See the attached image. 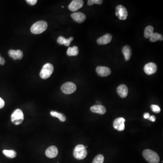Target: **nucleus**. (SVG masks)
Wrapping results in <instances>:
<instances>
[{
  "label": "nucleus",
  "mask_w": 163,
  "mask_h": 163,
  "mask_svg": "<svg viewBox=\"0 0 163 163\" xmlns=\"http://www.w3.org/2000/svg\"><path fill=\"white\" fill-rule=\"evenodd\" d=\"M53 71V67L51 64H44L40 71V77L42 79H47L50 77Z\"/></svg>",
  "instance_id": "obj_4"
},
{
  "label": "nucleus",
  "mask_w": 163,
  "mask_h": 163,
  "mask_svg": "<svg viewBox=\"0 0 163 163\" xmlns=\"http://www.w3.org/2000/svg\"><path fill=\"white\" fill-rule=\"evenodd\" d=\"M154 33V28L151 26H148L144 31V36L145 38H150Z\"/></svg>",
  "instance_id": "obj_22"
},
{
  "label": "nucleus",
  "mask_w": 163,
  "mask_h": 163,
  "mask_svg": "<svg viewBox=\"0 0 163 163\" xmlns=\"http://www.w3.org/2000/svg\"><path fill=\"white\" fill-rule=\"evenodd\" d=\"M125 120L123 117L116 118L113 122V127L119 131H123L125 129Z\"/></svg>",
  "instance_id": "obj_8"
},
{
  "label": "nucleus",
  "mask_w": 163,
  "mask_h": 163,
  "mask_svg": "<svg viewBox=\"0 0 163 163\" xmlns=\"http://www.w3.org/2000/svg\"><path fill=\"white\" fill-rule=\"evenodd\" d=\"M50 115L53 117H57L60 121H62V122H64L66 120V118L64 114L56 112V111H51L50 112Z\"/></svg>",
  "instance_id": "obj_21"
},
{
  "label": "nucleus",
  "mask_w": 163,
  "mask_h": 163,
  "mask_svg": "<svg viewBox=\"0 0 163 163\" xmlns=\"http://www.w3.org/2000/svg\"><path fill=\"white\" fill-rule=\"evenodd\" d=\"M143 155L145 160L150 163H159L160 157L154 151L150 150H145L143 152Z\"/></svg>",
  "instance_id": "obj_2"
},
{
  "label": "nucleus",
  "mask_w": 163,
  "mask_h": 163,
  "mask_svg": "<svg viewBox=\"0 0 163 163\" xmlns=\"http://www.w3.org/2000/svg\"><path fill=\"white\" fill-rule=\"evenodd\" d=\"M9 56L14 60L22 59L23 57V52L21 50H13L11 49L8 52Z\"/></svg>",
  "instance_id": "obj_14"
},
{
  "label": "nucleus",
  "mask_w": 163,
  "mask_h": 163,
  "mask_svg": "<svg viewBox=\"0 0 163 163\" xmlns=\"http://www.w3.org/2000/svg\"><path fill=\"white\" fill-rule=\"evenodd\" d=\"M79 50L77 46L69 48L67 51V54L69 56H77L79 54Z\"/></svg>",
  "instance_id": "obj_20"
},
{
  "label": "nucleus",
  "mask_w": 163,
  "mask_h": 163,
  "mask_svg": "<svg viewBox=\"0 0 163 163\" xmlns=\"http://www.w3.org/2000/svg\"><path fill=\"white\" fill-rule=\"evenodd\" d=\"M104 160V156L102 155H99L95 157L92 163H103Z\"/></svg>",
  "instance_id": "obj_25"
},
{
  "label": "nucleus",
  "mask_w": 163,
  "mask_h": 163,
  "mask_svg": "<svg viewBox=\"0 0 163 163\" xmlns=\"http://www.w3.org/2000/svg\"><path fill=\"white\" fill-rule=\"evenodd\" d=\"M112 39V35L110 34H106L97 39V43L100 45H104L110 43Z\"/></svg>",
  "instance_id": "obj_13"
},
{
  "label": "nucleus",
  "mask_w": 163,
  "mask_h": 163,
  "mask_svg": "<svg viewBox=\"0 0 163 163\" xmlns=\"http://www.w3.org/2000/svg\"><path fill=\"white\" fill-rule=\"evenodd\" d=\"M122 51L124 54L125 60H129L132 54V51L130 47L128 45H125L122 48Z\"/></svg>",
  "instance_id": "obj_18"
},
{
  "label": "nucleus",
  "mask_w": 163,
  "mask_h": 163,
  "mask_svg": "<svg viewBox=\"0 0 163 163\" xmlns=\"http://www.w3.org/2000/svg\"><path fill=\"white\" fill-rule=\"evenodd\" d=\"M151 108L153 112H155V113H158L160 112V108L158 105L153 104L151 106Z\"/></svg>",
  "instance_id": "obj_27"
},
{
  "label": "nucleus",
  "mask_w": 163,
  "mask_h": 163,
  "mask_svg": "<svg viewBox=\"0 0 163 163\" xmlns=\"http://www.w3.org/2000/svg\"><path fill=\"white\" fill-rule=\"evenodd\" d=\"M11 120L16 125L21 124L24 120V115L22 110L19 109H16L12 114Z\"/></svg>",
  "instance_id": "obj_5"
},
{
  "label": "nucleus",
  "mask_w": 163,
  "mask_h": 163,
  "mask_svg": "<svg viewBox=\"0 0 163 163\" xmlns=\"http://www.w3.org/2000/svg\"><path fill=\"white\" fill-rule=\"evenodd\" d=\"M63 93L66 94H73L76 90L77 87L76 85L72 82H66L64 83L61 88Z\"/></svg>",
  "instance_id": "obj_6"
},
{
  "label": "nucleus",
  "mask_w": 163,
  "mask_h": 163,
  "mask_svg": "<svg viewBox=\"0 0 163 163\" xmlns=\"http://www.w3.org/2000/svg\"><path fill=\"white\" fill-rule=\"evenodd\" d=\"M74 21L78 23H82L85 20L86 17L84 13H74L71 15Z\"/></svg>",
  "instance_id": "obj_16"
},
{
  "label": "nucleus",
  "mask_w": 163,
  "mask_h": 163,
  "mask_svg": "<svg viewBox=\"0 0 163 163\" xmlns=\"http://www.w3.org/2000/svg\"><path fill=\"white\" fill-rule=\"evenodd\" d=\"M97 103L99 104V105H101V102H99V101H97Z\"/></svg>",
  "instance_id": "obj_33"
},
{
  "label": "nucleus",
  "mask_w": 163,
  "mask_h": 163,
  "mask_svg": "<svg viewBox=\"0 0 163 163\" xmlns=\"http://www.w3.org/2000/svg\"><path fill=\"white\" fill-rule=\"evenodd\" d=\"M47 27V23L45 21H38L32 25L30 31L34 34H41L46 30Z\"/></svg>",
  "instance_id": "obj_1"
},
{
  "label": "nucleus",
  "mask_w": 163,
  "mask_h": 163,
  "mask_svg": "<svg viewBox=\"0 0 163 163\" xmlns=\"http://www.w3.org/2000/svg\"><path fill=\"white\" fill-rule=\"evenodd\" d=\"M87 150L83 145H79L75 148L74 151V155L76 159L83 160L85 158L87 155Z\"/></svg>",
  "instance_id": "obj_3"
},
{
  "label": "nucleus",
  "mask_w": 163,
  "mask_h": 163,
  "mask_svg": "<svg viewBox=\"0 0 163 163\" xmlns=\"http://www.w3.org/2000/svg\"><path fill=\"white\" fill-rule=\"evenodd\" d=\"M84 1L82 0H74L69 6V9L72 12H76L83 7Z\"/></svg>",
  "instance_id": "obj_9"
},
{
  "label": "nucleus",
  "mask_w": 163,
  "mask_h": 163,
  "mask_svg": "<svg viewBox=\"0 0 163 163\" xmlns=\"http://www.w3.org/2000/svg\"><path fill=\"white\" fill-rule=\"evenodd\" d=\"M149 119L150 121H152V122H155L156 120L155 116H153V115H152V116H150Z\"/></svg>",
  "instance_id": "obj_30"
},
{
  "label": "nucleus",
  "mask_w": 163,
  "mask_h": 163,
  "mask_svg": "<svg viewBox=\"0 0 163 163\" xmlns=\"http://www.w3.org/2000/svg\"><path fill=\"white\" fill-rule=\"evenodd\" d=\"M3 153L8 157L10 158H14L17 156V153L13 150H3Z\"/></svg>",
  "instance_id": "obj_24"
},
{
  "label": "nucleus",
  "mask_w": 163,
  "mask_h": 163,
  "mask_svg": "<svg viewBox=\"0 0 163 163\" xmlns=\"http://www.w3.org/2000/svg\"><path fill=\"white\" fill-rule=\"evenodd\" d=\"M90 110H91V112L101 114V115L105 114L106 112L105 107L101 105H94L91 107Z\"/></svg>",
  "instance_id": "obj_17"
},
{
  "label": "nucleus",
  "mask_w": 163,
  "mask_h": 163,
  "mask_svg": "<svg viewBox=\"0 0 163 163\" xmlns=\"http://www.w3.org/2000/svg\"><path fill=\"white\" fill-rule=\"evenodd\" d=\"M163 36L157 33H154L150 38L151 42H154L158 40H163Z\"/></svg>",
  "instance_id": "obj_23"
},
{
  "label": "nucleus",
  "mask_w": 163,
  "mask_h": 163,
  "mask_svg": "<svg viewBox=\"0 0 163 163\" xmlns=\"http://www.w3.org/2000/svg\"><path fill=\"white\" fill-rule=\"evenodd\" d=\"M117 92L121 98H126L128 95V88H127V86L125 85H120L117 88Z\"/></svg>",
  "instance_id": "obj_15"
},
{
  "label": "nucleus",
  "mask_w": 163,
  "mask_h": 163,
  "mask_svg": "<svg viewBox=\"0 0 163 163\" xmlns=\"http://www.w3.org/2000/svg\"><path fill=\"white\" fill-rule=\"evenodd\" d=\"M58 154V150L57 148L55 146L49 147L46 150L45 152V155L47 157L49 158H53L56 157Z\"/></svg>",
  "instance_id": "obj_12"
},
{
  "label": "nucleus",
  "mask_w": 163,
  "mask_h": 163,
  "mask_svg": "<svg viewBox=\"0 0 163 163\" xmlns=\"http://www.w3.org/2000/svg\"><path fill=\"white\" fill-rule=\"evenodd\" d=\"M96 72L101 77H106L111 73V69L107 67L98 66L96 68Z\"/></svg>",
  "instance_id": "obj_11"
},
{
  "label": "nucleus",
  "mask_w": 163,
  "mask_h": 163,
  "mask_svg": "<svg viewBox=\"0 0 163 163\" xmlns=\"http://www.w3.org/2000/svg\"><path fill=\"white\" fill-rule=\"evenodd\" d=\"M145 72L147 75H152L155 74L157 70V67L156 65L153 63H149L147 64L145 66L144 68Z\"/></svg>",
  "instance_id": "obj_10"
},
{
  "label": "nucleus",
  "mask_w": 163,
  "mask_h": 163,
  "mask_svg": "<svg viewBox=\"0 0 163 163\" xmlns=\"http://www.w3.org/2000/svg\"><path fill=\"white\" fill-rule=\"evenodd\" d=\"M26 2L31 6H34V5L36 4L37 1V0H27Z\"/></svg>",
  "instance_id": "obj_28"
},
{
  "label": "nucleus",
  "mask_w": 163,
  "mask_h": 163,
  "mask_svg": "<svg viewBox=\"0 0 163 163\" xmlns=\"http://www.w3.org/2000/svg\"><path fill=\"white\" fill-rule=\"evenodd\" d=\"M116 15L120 20H125L128 16L126 8L122 5H118L116 7Z\"/></svg>",
  "instance_id": "obj_7"
},
{
  "label": "nucleus",
  "mask_w": 163,
  "mask_h": 163,
  "mask_svg": "<svg viewBox=\"0 0 163 163\" xmlns=\"http://www.w3.org/2000/svg\"><path fill=\"white\" fill-rule=\"evenodd\" d=\"M103 1L102 0H89L88 2V4L89 6L97 4H102L103 3Z\"/></svg>",
  "instance_id": "obj_26"
},
{
  "label": "nucleus",
  "mask_w": 163,
  "mask_h": 163,
  "mask_svg": "<svg viewBox=\"0 0 163 163\" xmlns=\"http://www.w3.org/2000/svg\"><path fill=\"white\" fill-rule=\"evenodd\" d=\"M5 64V60L3 58L1 57L0 56V64L4 65Z\"/></svg>",
  "instance_id": "obj_31"
},
{
  "label": "nucleus",
  "mask_w": 163,
  "mask_h": 163,
  "mask_svg": "<svg viewBox=\"0 0 163 163\" xmlns=\"http://www.w3.org/2000/svg\"><path fill=\"white\" fill-rule=\"evenodd\" d=\"M150 116V115L149 113H145L144 114V117L145 119H149Z\"/></svg>",
  "instance_id": "obj_32"
},
{
  "label": "nucleus",
  "mask_w": 163,
  "mask_h": 163,
  "mask_svg": "<svg viewBox=\"0 0 163 163\" xmlns=\"http://www.w3.org/2000/svg\"><path fill=\"white\" fill-rule=\"evenodd\" d=\"M4 106L5 102L4 101V100L0 97V109L3 108V107H4Z\"/></svg>",
  "instance_id": "obj_29"
},
{
  "label": "nucleus",
  "mask_w": 163,
  "mask_h": 163,
  "mask_svg": "<svg viewBox=\"0 0 163 163\" xmlns=\"http://www.w3.org/2000/svg\"><path fill=\"white\" fill-rule=\"evenodd\" d=\"M73 37H70L69 39H65L63 36H59L57 39L58 43L61 45L64 44L65 46H69L71 42L73 40Z\"/></svg>",
  "instance_id": "obj_19"
}]
</instances>
